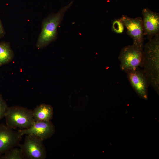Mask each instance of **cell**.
Masks as SVG:
<instances>
[{
    "instance_id": "cell-1",
    "label": "cell",
    "mask_w": 159,
    "mask_h": 159,
    "mask_svg": "<svg viewBox=\"0 0 159 159\" xmlns=\"http://www.w3.org/2000/svg\"><path fill=\"white\" fill-rule=\"evenodd\" d=\"M144 46L143 71L149 85L159 92V34Z\"/></svg>"
},
{
    "instance_id": "cell-2",
    "label": "cell",
    "mask_w": 159,
    "mask_h": 159,
    "mask_svg": "<svg viewBox=\"0 0 159 159\" xmlns=\"http://www.w3.org/2000/svg\"><path fill=\"white\" fill-rule=\"evenodd\" d=\"M73 3L72 1L57 13H52L43 19L41 31L36 44V47L38 49L44 48L56 40L57 37L58 27L61 24L65 12Z\"/></svg>"
},
{
    "instance_id": "cell-3",
    "label": "cell",
    "mask_w": 159,
    "mask_h": 159,
    "mask_svg": "<svg viewBox=\"0 0 159 159\" xmlns=\"http://www.w3.org/2000/svg\"><path fill=\"white\" fill-rule=\"evenodd\" d=\"M4 117L6 125L13 129L28 128L35 122L32 110L19 106L8 107Z\"/></svg>"
},
{
    "instance_id": "cell-4",
    "label": "cell",
    "mask_w": 159,
    "mask_h": 159,
    "mask_svg": "<svg viewBox=\"0 0 159 159\" xmlns=\"http://www.w3.org/2000/svg\"><path fill=\"white\" fill-rule=\"evenodd\" d=\"M118 59L120 69L125 72L142 67L143 49L133 44L125 47L121 50Z\"/></svg>"
},
{
    "instance_id": "cell-5",
    "label": "cell",
    "mask_w": 159,
    "mask_h": 159,
    "mask_svg": "<svg viewBox=\"0 0 159 159\" xmlns=\"http://www.w3.org/2000/svg\"><path fill=\"white\" fill-rule=\"evenodd\" d=\"M43 141L32 135H26L24 141L20 144L21 149L25 159H44L46 150Z\"/></svg>"
},
{
    "instance_id": "cell-6",
    "label": "cell",
    "mask_w": 159,
    "mask_h": 159,
    "mask_svg": "<svg viewBox=\"0 0 159 159\" xmlns=\"http://www.w3.org/2000/svg\"><path fill=\"white\" fill-rule=\"evenodd\" d=\"M119 19L126 27L127 34L132 38V44L143 49L144 34L142 17L133 18L122 15Z\"/></svg>"
},
{
    "instance_id": "cell-7",
    "label": "cell",
    "mask_w": 159,
    "mask_h": 159,
    "mask_svg": "<svg viewBox=\"0 0 159 159\" xmlns=\"http://www.w3.org/2000/svg\"><path fill=\"white\" fill-rule=\"evenodd\" d=\"M23 136L6 124H0V156L12 148L19 146Z\"/></svg>"
},
{
    "instance_id": "cell-8",
    "label": "cell",
    "mask_w": 159,
    "mask_h": 159,
    "mask_svg": "<svg viewBox=\"0 0 159 159\" xmlns=\"http://www.w3.org/2000/svg\"><path fill=\"white\" fill-rule=\"evenodd\" d=\"M125 73L131 85L139 97L147 100L149 84L143 70L137 67Z\"/></svg>"
},
{
    "instance_id": "cell-9",
    "label": "cell",
    "mask_w": 159,
    "mask_h": 159,
    "mask_svg": "<svg viewBox=\"0 0 159 159\" xmlns=\"http://www.w3.org/2000/svg\"><path fill=\"white\" fill-rule=\"evenodd\" d=\"M18 130L23 135H32L43 141L53 135L55 128L50 121H35L28 128Z\"/></svg>"
},
{
    "instance_id": "cell-10",
    "label": "cell",
    "mask_w": 159,
    "mask_h": 159,
    "mask_svg": "<svg viewBox=\"0 0 159 159\" xmlns=\"http://www.w3.org/2000/svg\"><path fill=\"white\" fill-rule=\"evenodd\" d=\"M144 35L149 40L159 34V14L146 8L142 11Z\"/></svg>"
},
{
    "instance_id": "cell-11",
    "label": "cell",
    "mask_w": 159,
    "mask_h": 159,
    "mask_svg": "<svg viewBox=\"0 0 159 159\" xmlns=\"http://www.w3.org/2000/svg\"><path fill=\"white\" fill-rule=\"evenodd\" d=\"M53 113L52 107L44 103L37 106L32 110L34 121H50L52 118Z\"/></svg>"
},
{
    "instance_id": "cell-12",
    "label": "cell",
    "mask_w": 159,
    "mask_h": 159,
    "mask_svg": "<svg viewBox=\"0 0 159 159\" xmlns=\"http://www.w3.org/2000/svg\"><path fill=\"white\" fill-rule=\"evenodd\" d=\"M14 53L8 42H0V67L11 62Z\"/></svg>"
},
{
    "instance_id": "cell-13",
    "label": "cell",
    "mask_w": 159,
    "mask_h": 159,
    "mask_svg": "<svg viewBox=\"0 0 159 159\" xmlns=\"http://www.w3.org/2000/svg\"><path fill=\"white\" fill-rule=\"evenodd\" d=\"M0 159H25L21 149L14 147L0 156Z\"/></svg>"
},
{
    "instance_id": "cell-14",
    "label": "cell",
    "mask_w": 159,
    "mask_h": 159,
    "mask_svg": "<svg viewBox=\"0 0 159 159\" xmlns=\"http://www.w3.org/2000/svg\"><path fill=\"white\" fill-rule=\"evenodd\" d=\"M124 26L119 19H115L112 22V31L117 34L123 33L124 29Z\"/></svg>"
},
{
    "instance_id": "cell-15",
    "label": "cell",
    "mask_w": 159,
    "mask_h": 159,
    "mask_svg": "<svg viewBox=\"0 0 159 159\" xmlns=\"http://www.w3.org/2000/svg\"><path fill=\"white\" fill-rule=\"evenodd\" d=\"M8 107L6 101L2 95L0 94V120L4 117Z\"/></svg>"
},
{
    "instance_id": "cell-16",
    "label": "cell",
    "mask_w": 159,
    "mask_h": 159,
    "mask_svg": "<svg viewBox=\"0 0 159 159\" xmlns=\"http://www.w3.org/2000/svg\"><path fill=\"white\" fill-rule=\"evenodd\" d=\"M5 31L2 22L0 19V39L4 37L5 34Z\"/></svg>"
}]
</instances>
